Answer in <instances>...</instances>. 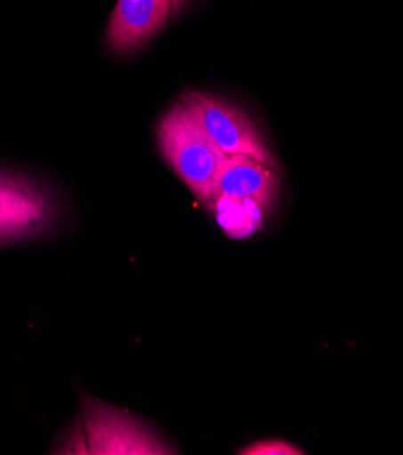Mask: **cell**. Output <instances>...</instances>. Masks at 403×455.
Instances as JSON below:
<instances>
[{"mask_svg": "<svg viewBox=\"0 0 403 455\" xmlns=\"http://www.w3.org/2000/svg\"><path fill=\"white\" fill-rule=\"evenodd\" d=\"M158 151L198 202L214 198L216 174L226 160L202 127L195 108L182 95L157 125Z\"/></svg>", "mask_w": 403, "mask_h": 455, "instance_id": "cell-1", "label": "cell"}, {"mask_svg": "<svg viewBox=\"0 0 403 455\" xmlns=\"http://www.w3.org/2000/svg\"><path fill=\"white\" fill-rule=\"evenodd\" d=\"M82 444L85 455H167L176 453L151 427L122 408L82 395Z\"/></svg>", "mask_w": 403, "mask_h": 455, "instance_id": "cell-2", "label": "cell"}, {"mask_svg": "<svg viewBox=\"0 0 403 455\" xmlns=\"http://www.w3.org/2000/svg\"><path fill=\"white\" fill-rule=\"evenodd\" d=\"M184 97L191 102L202 127L223 155L249 156L278 171L275 155L246 111L200 91H189Z\"/></svg>", "mask_w": 403, "mask_h": 455, "instance_id": "cell-3", "label": "cell"}, {"mask_svg": "<svg viewBox=\"0 0 403 455\" xmlns=\"http://www.w3.org/2000/svg\"><path fill=\"white\" fill-rule=\"evenodd\" d=\"M55 218L50 193L29 176L0 169V247L48 229Z\"/></svg>", "mask_w": 403, "mask_h": 455, "instance_id": "cell-4", "label": "cell"}, {"mask_svg": "<svg viewBox=\"0 0 403 455\" xmlns=\"http://www.w3.org/2000/svg\"><path fill=\"white\" fill-rule=\"evenodd\" d=\"M173 13V0H117L106 42L117 55H129L165 29Z\"/></svg>", "mask_w": 403, "mask_h": 455, "instance_id": "cell-5", "label": "cell"}, {"mask_svg": "<svg viewBox=\"0 0 403 455\" xmlns=\"http://www.w3.org/2000/svg\"><path fill=\"white\" fill-rule=\"evenodd\" d=\"M278 184L280 176L277 169L249 156H226L216 174L214 196L253 200L267 207L273 204L278 193Z\"/></svg>", "mask_w": 403, "mask_h": 455, "instance_id": "cell-6", "label": "cell"}, {"mask_svg": "<svg viewBox=\"0 0 403 455\" xmlns=\"http://www.w3.org/2000/svg\"><path fill=\"white\" fill-rule=\"evenodd\" d=\"M209 204L222 229L233 238H247L262 227L265 207L258 202L214 196Z\"/></svg>", "mask_w": 403, "mask_h": 455, "instance_id": "cell-7", "label": "cell"}, {"mask_svg": "<svg viewBox=\"0 0 403 455\" xmlns=\"http://www.w3.org/2000/svg\"><path fill=\"white\" fill-rule=\"evenodd\" d=\"M238 453L242 455H302L305 451H302V448L284 439H265L242 448Z\"/></svg>", "mask_w": 403, "mask_h": 455, "instance_id": "cell-8", "label": "cell"}, {"mask_svg": "<svg viewBox=\"0 0 403 455\" xmlns=\"http://www.w3.org/2000/svg\"><path fill=\"white\" fill-rule=\"evenodd\" d=\"M188 4V0H173V13H178Z\"/></svg>", "mask_w": 403, "mask_h": 455, "instance_id": "cell-9", "label": "cell"}]
</instances>
